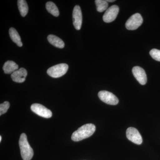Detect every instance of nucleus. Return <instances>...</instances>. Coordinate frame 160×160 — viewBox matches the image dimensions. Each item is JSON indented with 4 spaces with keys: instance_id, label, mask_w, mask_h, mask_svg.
Masks as SVG:
<instances>
[{
    "instance_id": "0eeeda50",
    "label": "nucleus",
    "mask_w": 160,
    "mask_h": 160,
    "mask_svg": "<svg viewBox=\"0 0 160 160\" xmlns=\"http://www.w3.org/2000/svg\"><path fill=\"white\" fill-rule=\"evenodd\" d=\"M126 137L132 142L137 145L142 143V136L137 129L133 127H129L126 130Z\"/></svg>"
},
{
    "instance_id": "dca6fc26",
    "label": "nucleus",
    "mask_w": 160,
    "mask_h": 160,
    "mask_svg": "<svg viewBox=\"0 0 160 160\" xmlns=\"http://www.w3.org/2000/svg\"><path fill=\"white\" fill-rule=\"evenodd\" d=\"M46 9L49 13L54 17H58L59 15V11L56 5L52 2H49L46 3Z\"/></svg>"
},
{
    "instance_id": "20e7f679",
    "label": "nucleus",
    "mask_w": 160,
    "mask_h": 160,
    "mask_svg": "<svg viewBox=\"0 0 160 160\" xmlns=\"http://www.w3.org/2000/svg\"><path fill=\"white\" fill-rule=\"evenodd\" d=\"M143 23V18L140 13L132 15L127 20L126 23V27L128 30H134L139 28Z\"/></svg>"
},
{
    "instance_id": "9d476101",
    "label": "nucleus",
    "mask_w": 160,
    "mask_h": 160,
    "mask_svg": "<svg viewBox=\"0 0 160 160\" xmlns=\"http://www.w3.org/2000/svg\"><path fill=\"white\" fill-rule=\"evenodd\" d=\"M133 76L139 83L142 85H145L147 82V78L144 69L139 66H135L132 69Z\"/></svg>"
},
{
    "instance_id": "412c9836",
    "label": "nucleus",
    "mask_w": 160,
    "mask_h": 160,
    "mask_svg": "<svg viewBox=\"0 0 160 160\" xmlns=\"http://www.w3.org/2000/svg\"><path fill=\"white\" fill-rule=\"evenodd\" d=\"M2 136H0V142H1V141H2Z\"/></svg>"
},
{
    "instance_id": "f8f14e48",
    "label": "nucleus",
    "mask_w": 160,
    "mask_h": 160,
    "mask_svg": "<svg viewBox=\"0 0 160 160\" xmlns=\"http://www.w3.org/2000/svg\"><path fill=\"white\" fill-rule=\"evenodd\" d=\"M18 66L12 61H8L5 62L3 67L4 72L6 74H12L15 71L18 70Z\"/></svg>"
},
{
    "instance_id": "4468645a",
    "label": "nucleus",
    "mask_w": 160,
    "mask_h": 160,
    "mask_svg": "<svg viewBox=\"0 0 160 160\" xmlns=\"http://www.w3.org/2000/svg\"><path fill=\"white\" fill-rule=\"evenodd\" d=\"M9 34L12 42L16 43L19 47L22 46V43L21 41L19 34L14 28L12 27L10 28L9 29Z\"/></svg>"
},
{
    "instance_id": "423d86ee",
    "label": "nucleus",
    "mask_w": 160,
    "mask_h": 160,
    "mask_svg": "<svg viewBox=\"0 0 160 160\" xmlns=\"http://www.w3.org/2000/svg\"><path fill=\"white\" fill-rule=\"evenodd\" d=\"M31 109L35 113L42 117L49 118L52 116L51 110L41 104L38 103L32 104L31 106Z\"/></svg>"
},
{
    "instance_id": "6ab92c4d",
    "label": "nucleus",
    "mask_w": 160,
    "mask_h": 160,
    "mask_svg": "<svg viewBox=\"0 0 160 160\" xmlns=\"http://www.w3.org/2000/svg\"><path fill=\"white\" fill-rule=\"evenodd\" d=\"M10 106V104L8 102H4L0 105V115L6 113L8 111V109Z\"/></svg>"
},
{
    "instance_id": "aec40b11",
    "label": "nucleus",
    "mask_w": 160,
    "mask_h": 160,
    "mask_svg": "<svg viewBox=\"0 0 160 160\" xmlns=\"http://www.w3.org/2000/svg\"><path fill=\"white\" fill-rule=\"evenodd\" d=\"M107 2H115V0H107Z\"/></svg>"
},
{
    "instance_id": "ddd939ff",
    "label": "nucleus",
    "mask_w": 160,
    "mask_h": 160,
    "mask_svg": "<svg viewBox=\"0 0 160 160\" xmlns=\"http://www.w3.org/2000/svg\"><path fill=\"white\" fill-rule=\"evenodd\" d=\"M47 39L51 45L57 48L62 49L65 47V43L64 42L56 36L54 35H49L47 37Z\"/></svg>"
},
{
    "instance_id": "39448f33",
    "label": "nucleus",
    "mask_w": 160,
    "mask_h": 160,
    "mask_svg": "<svg viewBox=\"0 0 160 160\" xmlns=\"http://www.w3.org/2000/svg\"><path fill=\"white\" fill-rule=\"evenodd\" d=\"M100 100L110 105H116L119 102L118 99L113 93L109 91L102 90L98 94Z\"/></svg>"
},
{
    "instance_id": "f3484780",
    "label": "nucleus",
    "mask_w": 160,
    "mask_h": 160,
    "mask_svg": "<svg viewBox=\"0 0 160 160\" xmlns=\"http://www.w3.org/2000/svg\"><path fill=\"white\" fill-rule=\"evenodd\" d=\"M96 5L97 10L100 12H102L107 9L108 3L107 1L104 0H96L95 1Z\"/></svg>"
},
{
    "instance_id": "f03ea898",
    "label": "nucleus",
    "mask_w": 160,
    "mask_h": 160,
    "mask_svg": "<svg viewBox=\"0 0 160 160\" xmlns=\"http://www.w3.org/2000/svg\"><path fill=\"white\" fill-rule=\"evenodd\" d=\"M19 144L23 160H31L33 156V149L29 145L27 140V136L25 133H23L21 135Z\"/></svg>"
},
{
    "instance_id": "6e6552de",
    "label": "nucleus",
    "mask_w": 160,
    "mask_h": 160,
    "mask_svg": "<svg viewBox=\"0 0 160 160\" xmlns=\"http://www.w3.org/2000/svg\"><path fill=\"white\" fill-rule=\"evenodd\" d=\"M119 8L117 5H113L106 10L103 16V20L106 23H110L114 21L117 17Z\"/></svg>"
},
{
    "instance_id": "1a4fd4ad",
    "label": "nucleus",
    "mask_w": 160,
    "mask_h": 160,
    "mask_svg": "<svg viewBox=\"0 0 160 160\" xmlns=\"http://www.w3.org/2000/svg\"><path fill=\"white\" fill-rule=\"evenodd\" d=\"M72 19L73 24L75 28L78 30H79L82 27V15L79 6L77 5L75 6L72 12Z\"/></svg>"
},
{
    "instance_id": "a211bd4d",
    "label": "nucleus",
    "mask_w": 160,
    "mask_h": 160,
    "mask_svg": "<svg viewBox=\"0 0 160 160\" xmlns=\"http://www.w3.org/2000/svg\"><path fill=\"white\" fill-rule=\"evenodd\" d=\"M149 54L152 58L157 61L160 62V50L158 49H153L149 52Z\"/></svg>"
},
{
    "instance_id": "7ed1b4c3",
    "label": "nucleus",
    "mask_w": 160,
    "mask_h": 160,
    "mask_svg": "<svg viewBox=\"0 0 160 160\" xmlns=\"http://www.w3.org/2000/svg\"><path fill=\"white\" fill-rule=\"evenodd\" d=\"M69 69V66L66 63H61L50 67L47 70V74L53 78H58L64 75Z\"/></svg>"
},
{
    "instance_id": "f257e3e1",
    "label": "nucleus",
    "mask_w": 160,
    "mask_h": 160,
    "mask_svg": "<svg viewBox=\"0 0 160 160\" xmlns=\"http://www.w3.org/2000/svg\"><path fill=\"white\" fill-rule=\"evenodd\" d=\"M95 130L96 127L93 124L90 123L83 125L73 132L72 140L74 142H79L85 139L92 135Z\"/></svg>"
},
{
    "instance_id": "9b49d317",
    "label": "nucleus",
    "mask_w": 160,
    "mask_h": 160,
    "mask_svg": "<svg viewBox=\"0 0 160 160\" xmlns=\"http://www.w3.org/2000/svg\"><path fill=\"white\" fill-rule=\"evenodd\" d=\"M27 71L25 68H21L11 74L12 79L17 83H23L26 80Z\"/></svg>"
},
{
    "instance_id": "2eb2a0df",
    "label": "nucleus",
    "mask_w": 160,
    "mask_h": 160,
    "mask_svg": "<svg viewBox=\"0 0 160 160\" xmlns=\"http://www.w3.org/2000/svg\"><path fill=\"white\" fill-rule=\"evenodd\" d=\"M18 5L20 14L22 17H25L29 11V7L27 2L25 0H18Z\"/></svg>"
}]
</instances>
